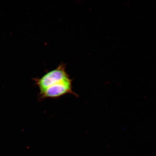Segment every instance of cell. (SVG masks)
I'll list each match as a JSON object with an SVG mask.
<instances>
[{
    "instance_id": "7a4b0ae2",
    "label": "cell",
    "mask_w": 156,
    "mask_h": 156,
    "mask_svg": "<svg viewBox=\"0 0 156 156\" xmlns=\"http://www.w3.org/2000/svg\"><path fill=\"white\" fill-rule=\"evenodd\" d=\"M70 94L77 96L73 90L72 80L68 79L63 80L48 87L42 92L39 93L40 99L58 98Z\"/></svg>"
},
{
    "instance_id": "6da1fadb",
    "label": "cell",
    "mask_w": 156,
    "mask_h": 156,
    "mask_svg": "<svg viewBox=\"0 0 156 156\" xmlns=\"http://www.w3.org/2000/svg\"><path fill=\"white\" fill-rule=\"evenodd\" d=\"M69 78L65 67L60 65L56 69L48 72L41 78L35 79L34 81L40 90V93H41L51 85Z\"/></svg>"
}]
</instances>
